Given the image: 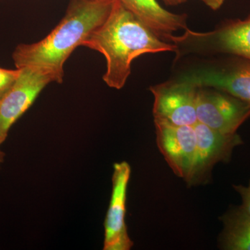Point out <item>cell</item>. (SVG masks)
Wrapping results in <instances>:
<instances>
[{
  "label": "cell",
  "mask_w": 250,
  "mask_h": 250,
  "mask_svg": "<svg viewBox=\"0 0 250 250\" xmlns=\"http://www.w3.org/2000/svg\"><path fill=\"white\" fill-rule=\"evenodd\" d=\"M130 175L131 167L126 161L113 166L111 198L104 220V250H129L134 246L125 220Z\"/></svg>",
  "instance_id": "8992f818"
},
{
  "label": "cell",
  "mask_w": 250,
  "mask_h": 250,
  "mask_svg": "<svg viewBox=\"0 0 250 250\" xmlns=\"http://www.w3.org/2000/svg\"><path fill=\"white\" fill-rule=\"evenodd\" d=\"M115 0H70L66 13L45 39L21 44L12 57L16 68L39 67L54 72L62 82L63 65L111 12Z\"/></svg>",
  "instance_id": "7a4b0ae2"
},
{
  "label": "cell",
  "mask_w": 250,
  "mask_h": 250,
  "mask_svg": "<svg viewBox=\"0 0 250 250\" xmlns=\"http://www.w3.org/2000/svg\"><path fill=\"white\" fill-rule=\"evenodd\" d=\"M126 9L141 20L149 29L166 40L173 41L174 32L188 31L187 16L176 14L164 9L156 0H119Z\"/></svg>",
  "instance_id": "30bf717a"
},
{
  "label": "cell",
  "mask_w": 250,
  "mask_h": 250,
  "mask_svg": "<svg viewBox=\"0 0 250 250\" xmlns=\"http://www.w3.org/2000/svg\"><path fill=\"white\" fill-rule=\"evenodd\" d=\"M82 46L103 54L106 61L104 82L118 90L126 83L135 59L144 54L174 52L177 48L161 40L119 0H115L106 21Z\"/></svg>",
  "instance_id": "6da1fadb"
},
{
  "label": "cell",
  "mask_w": 250,
  "mask_h": 250,
  "mask_svg": "<svg viewBox=\"0 0 250 250\" xmlns=\"http://www.w3.org/2000/svg\"><path fill=\"white\" fill-rule=\"evenodd\" d=\"M236 191L241 195L242 199L241 207L250 214V180L247 187L243 185L233 186Z\"/></svg>",
  "instance_id": "5bb4252c"
},
{
  "label": "cell",
  "mask_w": 250,
  "mask_h": 250,
  "mask_svg": "<svg viewBox=\"0 0 250 250\" xmlns=\"http://www.w3.org/2000/svg\"><path fill=\"white\" fill-rule=\"evenodd\" d=\"M187 0H163L164 3L170 6H177V5L183 4Z\"/></svg>",
  "instance_id": "2e32d148"
},
{
  "label": "cell",
  "mask_w": 250,
  "mask_h": 250,
  "mask_svg": "<svg viewBox=\"0 0 250 250\" xmlns=\"http://www.w3.org/2000/svg\"><path fill=\"white\" fill-rule=\"evenodd\" d=\"M196 134V154L188 184L205 180L215 164L228 161L233 149L243 143L239 135L225 134L197 121L193 125Z\"/></svg>",
  "instance_id": "ba28073f"
},
{
  "label": "cell",
  "mask_w": 250,
  "mask_h": 250,
  "mask_svg": "<svg viewBox=\"0 0 250 250\" xmlns=\"http://www.w3.org/2000/svg\"><path fill=\"white\" fill-rule=\"evenodd\" d=\"M197 88L195 85L180 80L151 87L154 98V121L177 126H193L198 121Z\"/></svg>",
  "instance_id": "5b68a950"
},
{
  "label": "cell",
  "mask_w": 250,
  "mask_h": 250,
  "mask_svg": "<svg viewBox=\"0 0 250 250\" xmlns=\"http://www.w3.org/2000/svg\"><path fill=\"white\" fill-rule=\"evenodd\" d=\"M224 229L221 247L227 250H250V214L239 207L222 218Z\"/></svg>",
  "instance_id": "7c38bea8"
},
{
  "label": "cell",
  "mask_w": 250,
  "mask_h": 250,
  "mask_svg": "<svg viewBox=\"0 0 250 250\" xmlns=\"http://www.w3.org/2000/svg\"><path fill=\"white\" fill-rule=\"evenodd\" d=\"M12 88L0 100V146L7 138L12 125L29 109L42 89L51 82L62 83L50 70L25 67Z\"/></svg>",
  "instance_id": "3957f363"
},
{
  "label": "cell",
  "mask_w": 250,
  "mask_h": 250,
  "mask_svg": "<svg viewBox=\"0 0 250 250\" xmlns=\"http://www.w3.org/2000/svg\"><path fill=\"white\" fill-rule=\"evenodd\" d=\"M5 157V154L4 152L0 149V167H1V164L4 162Z\"/></svg>",
  "instance_id": "e0dca14e"
},
{
  "label": "cell",
  "mask_w": 250,
  "mask_h": 250,
  "mask_svg": "<svg viewBox=\"0 0 250 250\" xmlns=\"http://www.w3.org/2000/svg\"><path fill=\"white\" fill-rule=\"evenodd\" d=\"M190 35L209 41L217 52L231 54L250 62V15L244 20L229 21L216 30Z\"/></svg>",
  "instance_id": "8fae6325"
},
{
  "label": "cell",
  "mask_w": 250,
  "mask_h": 250,
  "mask_svg": "<svg viewBox=\"0 0 250 250\" xmlns=\"http://www.w3.org/2000/svg\"><path fill=\"white\" fill-rule=\"evenodd\" d=\"M245 60L234 61L218 68L199 69L179 80L197 87L221 90L250 104V62Z\"/></svg>",
  "instance_id": "9c48e42d"
},
{
  "label": "cell",
  "mask_w": 250,
  "mask_h": 250,
  "mask_svg": "<svg viewBox=\"0 0 250 250\" xmlns=\"http://www.w3.org/2000/svg\"><path fill=\"white\" fill-rule=\"evenodd\" d=\"M21 72V69L9 70L0 67V100L12 88Z\"/></svg>",
  "instance_id": "4fadbf2b"
},
{
  "label": "cell",
  "mask_w": 250,
  "mask_h": 250,
  "mask_svg": "<svg viewBox=\"0 0 250 250\" xmlns=\"http://www.w3.org/2000/svg\"><path fill=\"white\" fill-rule=\"evenodd\" d=\"M200 1H202L210 9L216 11L223 6L225 0H200Z\"/></svg>",
  "instance_id": "9a60e30c"
},
{
  "label": "cell",
  "mask_w": 250,
  "mask_h": 250,
  "mask_svg": "<svg viewBox=\"0 0 250 250\" xmlns=\"http://www.w3.org/2000/svg\"><path fill=\"white\" fill-rule=\"evenodd\" d=\"M196 112L198 122L223 134H233L250 118V104L221 90L198 87Z\"/></svg>",
  "instance_id": "277c9868"
},
{
  "label": "cell",
  "mask_w": 250,
  "mask_h": 250,
  "mask_svg": "<svg viewBox=\"0 0 250 250\" xmlns=\"http://www.w3.org/2000/svg\"><path fill=\"white\" fill-rule=\"evenodd\" d=\"M156 143L174 173L185 179L190 177L196 154V134L193 126H177L154 121Z\"/></svg>",
  "instance_id": "52a82bcc"
}]
</instances>
